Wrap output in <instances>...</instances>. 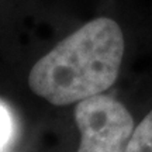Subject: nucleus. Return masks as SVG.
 Masks as SVG:
<instances>
[{
    "instance_id": "obj_4",
    "label": "nucleus",
    "mask_w": 152,
    "mask_h": 152,
    "mask_svg": "<svg viewBox=\"0 0 152 152\" xmlns=\"http://www.w3.org/2000/svg\"><path fill=\"white\" fill-rule=\"evenodd\" d=\"M11 128L13 124H11L10 114L3 106H0V149L9 141L11 135Z\"/></svg>"
},
{
    "instance_id": "obj_1",
    "label": "nucleus",
    "mask_w": 152,
    "mask_h": 152,
    "mask_svg": "<svg viewBox=\"0 0 152 152\" xmlns=\"http://www.w3.org/2000/svg\"><path fill=\"white\" fill-rule=\"evenodd\" d=\"M124 55L117 23L99 17L62 39L33 66L28 86L55 106L79 103L115 83Z\"/></svg>"
},
{
    "instance_id": "obj_3",
    "label": "nucleus",
    "mask_w": 152,
    "mask_h": 152,
    "mask_svg": "<svg viewBox=\"0 0 152 152\" xmlns=\"http://www.w3.org/2000/svg\"><path fill=\"white\" fill-rule=\"evenodd\" d=\"M125 152H152V110L132 131Z\"/></svg>"
},
{
    "instance_id": "obj_2",
    "label": "nucleus",
    "mask_w": 152,
    "mask_h": 152,
    "mask_svg": "<svg viewBox=\"0 0 152 152\" xmlns=\"http://www.w3.org/2000/svg\"><path fill=\"white\" fill-rule=\"evenodd\" d=\"M75 121L82 137L77 152H125L134 131L127 107L103 94L79 102Z\"/></svg>"
}]
</instances>
